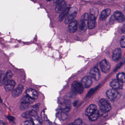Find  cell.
<instances>
[{
	"label": "cell",
	"mask_w": 125,
	"mask_h": 125,
	"mask_svg": "<svg viewBox=\"0 0 125 125\" xmlns=\"http://www.w3.org/2000/svg\"><path fill=\"white\" fill-rule=\"evenodd\" d=\"M97 109L96 105L94 104H91L88 106L85 112V114L87 116L89 117Z\"/></svg>",
	"instance_id": "9a60e30c"
},
{
	"label": "cell",
	"mask_w": 125,
	"mask_h": 125,
	"mask_svg": "<svg viewBox=\"0 0 125 125\" xmlns=\"http://www.w3.org/2000/svg\"><path fill=\"white\" fill-rule=\"evenodd\" d=\"M82 120L81 119H77L74 122V125H81L82 124Z\"/></svg>",
	"instance_id": "83f0119b"
},
{
	"label": "cell",
	"mask_w": 125,
	"mask_h": 125,
	"mask_svg": "<svg viewBox=\"0 0 125 125\" xmlns=\"http://www.w3.org/2000/svg\"><path fill=\"white\" fill-rule=\"evenodd\" d=\"M6 74H4L0 72V86L4 84L6 81Z\"/></svg>",
	"instance_id": "cb8c5ba5"
},
{
	"label": "cell",
	"mask_w": 125,
	"mask_h": 125,
	"mask_svg": "<svg viewBox=\"0 0 125 125\" xmlns=\"http://www.w3.org/2000/svg\"><path fill=\"white\" fill-rule=\"evenodd\" d=\"M100 116L99 111L97 109L96 110L94 113H93L89 117L90 120L92 121H94L97 120Z\"/></svg>",
	"instance_id": "7402d4cb"
},
{
	"label": "cell",
	"mask_w": 125,
	"mask_h": 125,
	"mask_svg": "<svg viewBox=\"0 0 125 125\" xmlns=\"http://www.w3.org/2000/svg\"><path fill=\"white\" fill-rule=\"evenodd\" d=\"M111 11L110 9H107L103 10L101 12L100 16V20L101 21L104 20H105L107 17L111 13Z\"/></svg>",
	"instance_id": "d6986e66"
},
{
	"label": "cell",
	"mask_w": 125,
	"mask_h": 125,
	"mask_svg": "<svg viewBox=\"0 0 125 125\" xmlns=\"http://www.w3.org/2000/svg\"><path fill=\"white\" fill-rule=\"evenodd\" d=\"M26 93L27 95L33 100H37L39 97L38 92L33 89L31 88L28 89L26 90Z\"/></svg>",
	"instance_id": "8fae6325"
},
{
	"label": "cell",
	"mask_w": 125,
	"mask_h": 125,
	"mask_svg": "<svg viewBox=\"0 0 125 125\" xmlns=\"http://www.w3.org/2000/svg\"><path fill=\"white\" fill-rule=\"evenodd\" d=\"M117 79L122 83L125 82V73H120L117 75Z\"/></svg>",
	"instance_id": "603a6c76"
},
{
	"label": "cell",
	"mask_w": 125,
	"mask_h": 125,
	"mask_svg": "<svg viewBox=\"0 0 125 125\" xmlns=\"http://www.w3.org/2000/svg\"><path fill=\"white\" fill-rule=\"evenodd\" d=\"M90 75L92 78L98 81L100 78V73L98 68L96 67H94L92 68L90 72Z\"/></svg>",
	"instance_id": "9c48e42d"
},
{
	"label": "cell",
	"mask_w": 125,
	"mask_h": 125,
	"mask_svg": "<svg viewBox=\"0 0 125 125\" xmlns=\"http://www.w3.org/2000/svg\"><path fill=\"white\" fill-rule=\"evenodd\" d=\"M4 124L3 122L0 120V125H4Z\"/></svg>",
	"instance_id": "1f68e13d"
},
{
	"label": "cell",
	"mask_w": 125,
	"mask_h": 125,
	"mask_svg": "<svg viewBox=\"0 0 125 125\" xmlns=\"http://www.w3.org/2000/svg\"><path fill=\"white\" fill-rule=\"evenodd\" d=\"M68 25H69L68 29H69V32L71 33H75L77 30V21L76 20H73Z\"/></svg>",
	"instance_id": "e0dca14e"
},
{
	"label": "cell",
	"mask_w": 125,
	"mask_h": 125,
	"mask_svg": "<svg viewBox=\"0 0 125 125\" xmlns=\"http://www.w3.org/2000/svg\"><path fill=\"white\" fill-rule=\"evenodd\" d=\"M47 1H51L52 0H46Z\"/></svg>",
	"instance_id": "d6a6232c"
},
{
	"label": "cell",
	"mask_w": 125,
	"mask_h": 125,
	"mask_svg": "<svg viewBox=\"0 0 125 125\" xmlns=\"http://www.w3.org/2000/svg\"><path fill=\"white\" fill-rule=\"evenodd\" d=\"M101 68L102 71L104 73L109 72L111 69V65L108 61L104 59L102 61L100 64Z\"/></svg>",
	"instance_id": "52a82bcc"
},
{
	"label": "cell",
	"mask_w": 125,
	"mask_h": 125,
	"mask_svg": "<svg viewBox=\"0 0 125 125\" xmlns=\"http://www.w3.org/2000/svg\"><path fill=\"white\" fill-rule=\"evenodd\" d=\"M106 96L111 101H114L117 97L118 92L116 90L110 89L108 90L106 92Z\"/></svg>",
	"instance_id": "8992f818"
},
{
	"label": "cell",
	"mask_w": 125,
	"mask_h": 125,
	"mask_svg": "<svg viewBox=\"0 0 125 125\" xmlns=\"http://www.w3.org/2000/svg\"><path fill=\"white\" fill-rule=\"evenodd\" d=\"M66 7V2L64 0H61L58 2L55 7V11L56 12L60 13L65 9Z\"/></svg>",
	"instance_id": "4fadbf2b"
},
{
	"label": "cell",
	"mask_w": 125,
	"mask_h": 125,
	"mask_svg": "<svg viewBox=\"0 0 125 125\" xmlns=\"http://www.w3.org/2000/svg\"><path fill=\"white\" fill-rule=\"evenodd\" d=\"M110 86L113 89L117 90L122 89L123 86V83L120 82L119 80L115 79L110 83Z\"/></svg>",
	"instance_id": "5bb4252c"
},
{
	"label": "cell",
	"mask_w": 125,
	"mask_h": 125,
	"mask_svg": "<svg viewBox=\"0 0 125 125\" xmlns=\"http://www.w3.org/2000/svg\"><path fill=\"white\" fill-rule=\"evenodd\" d=\"M70 9V7H67L65 8V9L63 10L61 12V14H60L59 17V21L61 22L64 20L65 17H66L67 15L68 14Z\"/></svg>",
	"instance_id": "ffe728a7"
},
{
	"label": "cell",
	"mask_w": 125,
	"mask_h": 125,
	"mask_svg": "<svg viewBox=\"0 0 125 125\" xmlns=\"http://www.w3.org/2000/svg\"><path fill=\"white\" fill-rule=\"evenodd\" d=\"M71 90L75 94H82L83 92L84 87L81 83L78 81H75L71 85Z\"/></svg>",
	"instance_id": "277c9868"
},
{
	"label": "cell",
	"mask_w": 125,
	"mask_h": 125,
	"mask_svg": "<svg viewBox=\"0 0 125 125\" xmlns=\"http://www.w3.org/2000/svg\"><path fill=\"white\" fill-rule=\"evenodd\" d=\"M60 0H53V2L54 3H57L59 2Z\"/></svg>",
	"instance_id": "4dcf8cb0"
},
{
	"label": "cell",
	"mask_w": 125,
	"mask_h": 125,
	"mask_svg": "<svg viewBox=\"0 0 125 125\" xmlns=\"http://www.w3.org/2000/svg\"><path fill=\"white\" fill-rule=\"evenodd\" d=\"M122 56V51L119 48H116L114 50L112 55V59L114 61L117 62L119 60Z\"/></svg>",
	"instance_id": "7c38bea8"
},
{
	"label": "cell",
	"mask_w": 125,
	"mask_h": 125,
	"mask_svg": "<svg viewBox=\"0 0 125 125\" xmlns=\"http://www.w3.org/2000/svg\"><path fill=\"white\" fill-rule=\"evenodd\" d=\"M98 10L95 8H93V9H91L90 11V14L94 15L96 17L98 15Z\"/></svg>",
	"instance_id": "d4e9b609"
},
{
	"label": "cell",
	"mask_w": 125,
	"mask_h": 125,
	"mask_svg": "<svg viewBox=\"0 0 125 125\" xmlns=\"http://www.w3.org/2000/svg\"><path fill=\"white\" fill-rule=\"evenodd\" d=\"M120 44L122 47H125V36H123L120 40Z\"/></svg>",
	"instance_id": "4316f807"
},
{
	"label": "cell",
	"mask_w": 125,
	"mask_h": 125,
	"mask_svg": "<svg viewBox=\"0 0 125 125\" xmlns=\"http://www.w3.org/2000/svg\"><path fill=\"white\" fill-rule=\"evenodd\" d=\"M92 83V78L90 76H85L82 78L81 84L84 88H89Z\"/></svg>",
	"instance_id": "30bf717a"
},
{
	"label": "cell",
	"mask_w": 125,
	"mask_h": 125,
	"mask_svg": "<svg viewBox=\"0 0 125 125\" xmlns=\"http://www.w3.org/2000/svg\"><path fill=\"white\" fill-rule=\"evenodd\" d=\"M99 106L100 109L105 112H109L111 109V106L110 102L108 100L103 98L99 101Z\"/></svg>",
	"instance_id": "3957f363"
},
{
	"label": "cell",
	"mask_w": 125,
	"mask_h": 125,
	"mask_svg": "<svg viewBox=\"0 0 125 125\" xmlns=\"http://www.w3.org/2000/svg\"><path fill=\"white\" fill-rule=\"evenodd\" d=\"M114 17L118 22H123L125 20V15L119 11H116L114 13Z\"/></svg>",
	"instance_id": "ac0fdd59"
},
{
	"label": "cell",
	"mask_w": 125,
	"mask_h": 125,
	"mask_svg": "<svg viewBox=\"0 0 125 125\" xmlns=\"http://www.w3.org/2000/svg\"><path fill=\"white\" fill-rule=\"evenodd\" d=\"M122 32L123 33H125V24L123 26L122 29Z\"/></svg>",
	"instance_id": "f546056e"
},
{
	"label": "cell",
	"mask_w": 125,
	"mask_h": 125,
	"mask_svg": "<svg viewBox=\"0 0 125 125\" xmlns=\"http://www.w3.org/2000/svg\"><path fill=\"white\" fill-rule=\"evenodd\" d=\"M25 125H34L33 122L32 120H28L26 121L24 123Z\"/></svg>",
	"instance_id": "f1b7e54d"
},
{
	"label": "cell",
	"mask_w": 125,
	"mask_h": 125,
	"mask_svg": "<svg viewBox=\"0 0 125 125\" xmlns=\"http://www.w3.org/2000/svg\"><path fill=\"white\" fill-rule=\"evenodd\" d=\"M23 86L21 85H20L16 88L12 92V95L14 97H17L20 96L23 90Z\"/></svg>",
	"instance_id": "2e32d148"
},
{
	"label": "cell",
	"mask_w": 125,
	"mask_h": 125,
	"mask_svg": "<svg viewBox=\"0 0 125 125\" xmlns=\"http://www.w3.org/2000/svg\"><path fill=\"white\" fill-rule=\"evenodd\" d=\"M34 101V100H33L26 95L25 96L23 97L21 100V103H28V104H30L33 103Z\"/></svg>",
	"instance_id": "44dd1931"
},
{
	"label": "cell",
	"mask_w": 125,
	"mask_h": 125,
	"mask_svg": "<svg viewBox=\"0 0 125 125\" xmlns=\"http://www.w3.org/2000/svg\"><path fill=\"white\" fill-rule=\"evenodd\" d=\"M89 14L88 13L84 14L82 16L79 22V28L81 31H85L88 28Z\"/></svg>",
	"instance_id": "6da1fadb"
},
{
	"label": "cell",
	"mask_w": 125,
	"mask_h": 125,
	"mask_svg": "<svg viewBox=\"0 0 125 125\" xmlns=\"http://www.w3.org/2000/svg\"><path fill=\"white\" fill-rule=\"evenodd\" d=\"M29 105L30 104L28 103H22V105L21 106V109L22 110H26L28 108Z\"/></svg>",
	"instance_id": "484cf974"
},
{
	"label": "cell",
	"mask_w": 125,
	"mask_h": 125,
	"mask_svg": "<svg viewBox=\"0 0 125 125\" xmlns=\"http://www.w3.org/2000/svg\"><path fill=\"white\" fill-rule=\"evenodd\" d=\"M96 17L90 13L89 15L88 28L89 29H93L96 26Z\"/></svg>",
	"instance_id": "ba28073f"
},
{
	"label": "cell",
	"mask_w": 125,
	"mask_h": 125,
	"mask_svg": "<svg viewBox=\"0 0 125 125\" xmlns=\"http://www.w3.org/2000/svg\"><path fill=\"white\" fill-rule=\"evenodd\" d=\"M77 13V9L73 7L70 9L68 14L66 16L64 23L66 24H69L71 22L74 20Z\"/></svg>",
	"instance_id": "7a4b0ae2"
},
{
	"label": "cell",
	"mask_w": 125,
	"mask_h": 125,
	"mask_svg": "<svg viewBox=\"0 0 125 125\" xmlns=\"http://www.w3.org/2000/svg\"><path fill=\"white\" fill-rule=\"evenodd\" d=\"M15 85V81L10 79L7 80L4 83V87L5 90L7 92L10 91L12 90Z\"/></svg>",
	"instance_id": "5b68a950"
}]
</instances>
